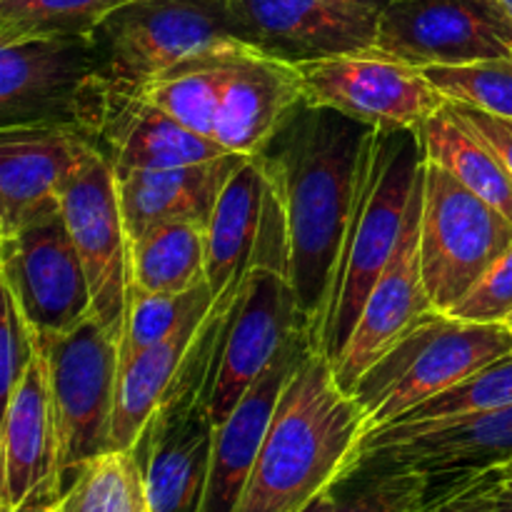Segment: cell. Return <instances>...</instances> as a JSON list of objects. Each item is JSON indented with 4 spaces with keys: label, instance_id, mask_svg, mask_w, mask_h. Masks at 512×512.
Here are the masks:
<instances>
[{
    "label": "cell",
    "instance_id": "6",
    "mask_svg": "<svg viewBox=\"0 0 512 512\" xmlns=\"http://www.w3.org/2000/svg\"><path fill=\"white\" fill-rule=\"evenodd\" d=\"M38 345L48 363L63 448V485H68L85 463L110 450L120 335L90 315L65 335H38Z\"/></svg>",
    "mask_w": 512,
    "mask_h": 512
},
{
    "label": "cell",
    "instance_id": "17",
    "mask_svg": "<svg viewBox=\"0 0 512 512\" xmlns=\"http://www.w3.org/2000/svg\"><path fill=\"white\" fill-rule=\"evenodd\" d=\"M512 460V405L455 420L425 433H368L355 450L343 483L378 470L408 468L433 478L485 473ZM340 483V485H343Z\"/></svg>",
    "mask_w": 512,
    "mask_h": 512
},
{
    "label": "cell",
    "instance_id": "9",
    "mask_svg": "<svg viewBox=\"0 0 512 512\" xmlns=\"http://www.w3.org/2000/svg\"><path fill=\"white\" fill-rule=\"evenodd\" d=\"M78 128L113 165L118 180L228 155L223 145L193 133L150 103L140 88L113 83L103 73L85 95Z\"/></svg>",
    "mask_w": 512,
    "mask_h": 512
},
{
    "label": "cell",
    "instance_id": "11",
    "mask_svg": "<svg viewBox=\"0 0 512 512\" xmlns=\"http://www.w3.org/2000/svg\"><path fill=\"white\" fill-rule=\"evenodd\" d=\"M375 48L415 68L510 58L512 18L495 0H395Z\"/></svg>",
    "mask_w": 512,
    "mask_h": 512
},
{
    "label": "cell",
    "instance_id": "20",
    "mask_svg": "<svg viewBox=\"0 0 512 512\" xmlns=\"http://www.w3.org/2000/svg\"><path fill=\"white\" fill-rule=\"evenodd\" d=\"M305 105L293 63L265 55L245 43L223 93L213 140L228 153H263L288 120Z\"/></svg>",
    "mask_w": 512,
    "mask_h": 512
},
{
    "label": "cell",
    "instance_id": "22",
    "mask_svg": "<svg viewBox=\"0 0 512 512\" xmlns=\"http://www.w3.org/2000/svg\"><path fill=\"white\" fill-rule=\"evenodd\" d=\"M270 200V175L260 155L245 158L230 175L208 223L205 278L215 295L248 273Z\"/></svg>",
    "mask_w": 512,
    "mask_h": 512
},
{
    "label": "cell",
    "instance_id": "41",
    "mask_svg": "<svg viewBox=\"0 0 512 512\" xmlns=\"http://www.w3.org/2000/svg\"><path fill=\"white\" fill-rule=\"evenodd\" d=\"M18 512H55V505H30V508H20Z\"/></svg>",
    "mask_w": 512,
    "mask_h": 512
},
{
    "label": "cell",
    "instance_id": "28",
    "mask_svg": "<svg viewBox=\"0 0 512 512\" xmlns=\"http://www.w3.org/2000/svg\"><path fill=\"white\" fill-rule=\"evenodd\" d=\"M512 405V353L468 375L453 388L425 400L398 423L380 428L385 433H425L455 420L493 413ZM375 433V430H373Z\"/></svg>",
    "mask_w": 512,
    "mask_h": 512
},
{
    "label": "cell",
    "instance_id": "36",
    "mask_svg": "<svg viewBox=\"0 0 512 512\" xmlns=\"http://www.w3.org/2000/svg\"><path fill=\"white\" fill-rule=\"evenodd\" d=\"M468 503L478 512H512V488L493 480L488 473H473Z\"/></svg>",
    "mask_w": 512,
    "mask_h": 512
},
{
    "label": "cell",
    "instance_id": "10",
    "mask_svg": "<svg viewBox=\"0 0 512 512\" xmlns=\"http://www.w3.org/2000/svg\"><path fill=\"white\" fill-rule=\"evenodd\" d=\"M103 73L95 33L0 45V118L10 125H73Z\"/></svg>",
    "mask_w": 512,
    "mask_h": 512
},
{
    "label": "cell",
    "instance_id": "24",
    "mask_svg": "<svg viewBox=\"0 0 512 512\" xmlns=\"http://www.w3.org/2000/svg\"><path fill=\"white\" fill-rule=\"evenodd\" d=\"M243 45V40H228L193 53L150 83L140 85V90L170 118L213 140L223 93L233 78Z\"/></svg>",
    "mask_w": 512,
    "mask_h": 512
},
{
    "label": "cell",
    "instance_id": "33",
    "mask_svg": "<svg viewBox=\"0 0 512 512\" xmlns=\"http://www.w3.org/2000/svg\"><path fill=\"white\" fill-rule=\"evenodd\" d=\"M0 295H3V348H0V375H3V400L13 395L20 380L25 378L28 368L38 355V335L30 328L28 318L20 310L13 290L0 283Z\"/></svg>",
    "mask_w": 512,
    "mask_h": 512
},
{
    "label": "cell",
    "instance_id": "12",
    "mask_svg": "<svg viewBox=\"0 0 512 512\" xmlns=\"http://www.w3.org/2000/svg\"><path fill=\"white\" fill-rule=\"evenodd\" d=\"M0 283L13 290L35 335H65L93 315V293L63 213L3 238Z\"/></svg>",
    "mask_w": 512,
    "mask_h": 512
},
{
    "label": "cell",
    "instance_id": "42",
    "mask_svg": "<svg viewBox=\"0 0 512 512\" xmlns=\"http://www.w3.org/2000/svg\"><path fill=\"white\" fill-rule=\"evenodd\" d=\"M495 3H498V5H500V8H503V10H505V13H508V15H510V18H512V0H495Z\"/></svg>",
    "mask_w": 512,
    "mask_h": 512
},
{
    "label": "cell",
    "instance_id": "2",
    "mask_svg": "<svg viewBox=\"0 0 512 512\" xmlns=\"http://www.w3.org/2000/svg\"><path fill=\"white\" fill-rule=\"evenodd\" d=\"M368 423L333 363L308 348L275 405L238 512H300L338 488Z\"/></svg>",
    "mask_w": 512,
    "mask_h": 512
},
{
    "label": "cell",
    "instance_id": "39",
    "mask_svg": "<svg viewBox=\"0 0 512 512\" xmlns=\"http://www.w3.org/2000/svg\"><path fill=\"white\" fill-rule=\"evenodd\" d=\"M333 498H335V490H330V493L320 495L318 500H313V503H310L308 508L300 510V512H325V510L330 508V503H333Z\"/></svg>",
    "mask_w": 512,
    "mask_h": 512
},
{
    "label": "cell",
    "instance_id": "25",
    "mask_svg": "<svg viewBox=\"0 0 512 512\" xmlns=\"http://www.w3.org/2000/svg\"><path fill=\"white\" fill-rule=\"evenodd\" d=\"M423 155L448 170L460 185L512 220V178L495 150L448 108L430 115L418 130Z\"/></svg>",
    "mask_w": 512,
    "mask_h": 512
},
{
    "label": "cell",
    "instance_id": "14",
    "mask_svg": "<svg viewBox=\"0 0 512 512\" xmlns=\"http://www.w3.org/2000/svg\"><path fill=\"white\" fill-rule=\"evenodd\" d=\"M98 153L73 125L0 128V235L60 213L68 183Z\"/></svg>",
    "mask_w": 512,
    "mask_h": 512
},
{
    "label": "cell",
    "instance_id": "27",
    "mask_svg": "<svg viewBox=\"0 0 512 512\" xmlns=\"http://www.w3.org/2000/svg\"><path fill=\"white\" fill-rule=\"evenodd\" d=\"M55 512H153L133 450H108L65 485Z\"/></svg>",
    "mask_w": 512,
    "mask_h": 512
},
{
    "label": "cell",
    "instance_id": "5",
    "mask_svg": "<svg viewBox=\"0 0 512 512\" xmlns=\"http://www.w3.org/2000/svg\"><path fill=\"white\" fill-rule=\"evenodd\" d=\"M512 248V220L425 158L420 270L430 303L450 313Z\"/></svg>",
    "mask_w": 512,
    "mask_h": 512
},
{
    "label": "cell",
    "instance_id": "3",
    "mask_svg": "<svg viewBox=\"0 0 512 512\" xmlns=\"http://www.w3.org/2000/svg\"><path fill=\"white\" fill-rule=\"evenodd\" d=\"M423 163V145L415 130H368L333 295L315 345L330 363L348 345L370 290L393 258Z\"/></svg>",
    "mask_w": 512,
    "mask_h": 512
},
{
    "label": "cell",
    "instance_id": "31",
    "mask_svg": "<svg viewBox=\"0 0 512 512\" xmlns=\"http://www.w3.org/2000/svg\"><path fill=\"white\" fill-rule=\"evenodd\" d=\"M358 480V478H355ZM360 488L348 498L335 495L325 512H425L445 478L408 468L360 475Z\"/></svg>",
    "mask_w": 512,
    "mask_h": 512
},
{
    "label": "cell",
    "instance_id": "18",
    "mask_svg": "<svg viewBox=\"0 0 512 512\" xmlns=\"http://www.w3.org/2000/svg\"><path fill=\"white\" fill-rule=\"evenodd\" d=\"M40 348V345H38ZM3 413L0 512L55 505L63 495V448L48 363L38 350Z\"/></svg>",
    "mask_w": 512,
    "mask_h": 512
},
{
    "label": "cell",
    "instance_id": "43",
    "mask_svg": "<svg viewBox=\"0 0 512 512\" xmlns=\"http://www.w3.org/2000/svg\"><path fill=\"white\" fill-rule=\"evenodd\" d=\"M503 485H508V488H512V478L510 480H503Z\"/></svg>",
    "mask_w": 512,
    "mask_h": 512
},
{
    "label": "cell",
    "instance_id": "23",
    "mask_svg": "<svg viewBox=\"0 0 512 512\" xmlns=\"http://www.w3.org/2000/svg\"><path fill=\"white\" fill-rule=\"evenodd\" d=\"M210 310L195 313L168 340L145 350L120 373L110 450H133L148 420L178 383Z\"/></svg>",
    "mask_w": 512,
    "mask_h": 512
},
{
    "label": "cell",
    "instance_id": "21",
    "mask_svg": "<svg viewBox=\"0 0 512 512\" xmlns=\"http://www.w3.org/2000/svg\"><path fill=\"white\" fill-rule=\"evenodd\" d=\"M245 158L248 155L228 153L205 163L143 170L120 178L118 195L128 238L135 240L155 225L175 220L208 225L220 193Z\"/></svg>",
    "mask_w": 512,
    "mask_h": 512
},
{
    "label": "cell",
    "instance_id": "29",
    "mask_svg": "<svg viewBox=\"0 0 512 512\" xmlns=\"http://www.w3.org/2000/svg\"><path fill=\"white\" fill-rule=\"evenodd\" d=\"M215 298L208 280L178 295H153L130 285L120 330V373L145 350L168 340L195 313L213 308Z\"/></svg>",
    "mask_w": 512,
    "mask_h": 512
},
{
    "label": "cell",
    "instance_id": "35",
    "mask_svg": "<svg viewBox=\"0 0 512 512\" xmlns=\"http://www.w3.org/2000/svg\"><path fill=\"white\" fill-rule=\"evenodd\" d=\"M445 108L458 115L468 128H473L495 150V155H498L500 163L505 165L512 178V120L503 118V115L485 113V110L458 103V100H445Z\"/></svg>",
    "mask_w": 512,
    "mask_h": 512
},
{
    "label": "cell",
    "instance_id": "4",
    "mask_svg": "<svg viewBox=\"0 0 512 512\" xmlns=\"http://www.w3.org/2000/svg\"><path fill=\"white\" fill-rule=\"evenodd\" d=\"M510 353L508 323H473L433 310L358 380L350 395L373 433Z\"/></svg>",
    "mask_w": 512,
    "mask_h": 512
},
{
    "label": "cell",
    "instance_id": "16",
    "mask_svg": "<svg viewBox=\"0 0 512 512\" xmlns=\"http://www.w3.org/2000/svg\"><path fill=\"white\" fill-rule=\"evenodd\" d=\"M235 35L285 63L373 50L380 13L335 0H228Z\"/></svg>",
    "mask_w": 512,
    "mask_h": 512
},
{
    "label": "cell",
    "instance_id": "13",
    "mask_svg": "<svg viewBox=\"0 0 512 512\" xmlns=\"http://www.w3.org/2000/svg\"><path fill=\"white\" fill-rule=\"evenodd\" d=\"M60 213L88 273L93 315L120 335L130 288V238L120 210L118 175L103 155H95L70 180Z\"/></svg>",
    "mask_w": 512,
    "mask_h": 512
},
{
    "label": "cell",
    "instance_id": "8",
    "mask_svg": "<svg viewBox=\"0 0 512 512\" xmlns=\"http://www.w3.org/2000/svg\"><path fill=\"white\" fill-rule=\"evenodd\" d=\"M103 75L140 88L180 60L238 40L228 0H130L95 30Z\"/></svg>",
    "mask_w": 512,
    "mask_h": 512
},
{
    "label": "cell",
    "instance_id": "34",
    "mask_svg": "<svg viewBox=\"0 0 512 512\" xmlns=\"http://www.w3.org/2000/svg\"><path fill=\"white\" fill-rule=\"evenodd\" d=\"M512 313V248L490 273L450 310V315L473 323H505Z\"/></svg>",
    "mask_w": 512,
    "mask_h": 512
},
{
    "label": "cell",
    "instance_id": "15",
    "mask_svg": "<svg viewBox=\"0 0 512 512\" xmlns=\"http://www.w3.org/2000/svg\"><path fill=\"white\" fill-rule=\"evenodd\" d=\"M425 163L415 193L410 198L395 253L385 265L383 275L373 285L360 313L358 325L350 335L343 353L333 360V373L345 393H353L358 380L398 345L420 320L433 313V303L425 290L420 270V220H423Z\"/></svg>",
    "mask_w": 512,
    "mask_h": 512
},
{
    "label": "cell",
    "instance_id": "30",
    "mask_svg": "<svg viewBox=\"0 0 512 512\" xmlns=\"http://www.w3.org/2000/svg\"><path fill=\"white\" fill-rule=\"evenodd\" d=\"M130 0H0V45L90 35Z\"/></svg>",
    "mask_w": 512,
    "mask_h": 512
},
{
    "label": "cell",
    "instance_id": "38",
    "mask_svg": "<svg viewBox=\"0 0 512 512\" xmlns=\"http://www.w3.org/2000/svg\"><path fill=\"white\" fill-rule=\"evenodd\" d=\"M335 3H350V5H360V8L375 10V13H383L388 5H393L395 0H335Z\"/></svg>",
    "mask_w": 512,
    "mask_h": 512
},
{
    "label": "cell",
    "instance_id": "26",
    "mask_svg": "<svg viewBox=\"0 0 512 512\" xmlns=\"http://www.w3.org/2000/svg\"><path fill=\"white\" fill-rule=\"evenodd\" d=\"M208 225L175 220L130 240V285L153 295H178L203 283Z\"/></svg>",
    "mask_w": 512,
    "mask_h": 512
},
{
    "label": "cell",
    "instance_id": "44",
    "mask_svg": "<svg viewBox=\"0 0 512 512\" xmlns=\"http://www.w3.org/2000/svg\"><path fill=\"white\" fill-rule=\"evenodd\" d=\"M505 323H508V325H510V328H512V313H510V318H508V320H505Z\"/></svg>",
    "mask_w": 512,
    "mask_h": 512
},
{
    "label": "cell",
    "instance_id": "7",
    "mask_svg": "<svg viewBox=\"0 0 512 512\" xmlns=\"http://www.w3.org/2000/svg\"><path fill=\"white\" fill-rule=\"evenodd\" d=\"M293 65L308 108L335 110L365 128L418 130L448 100L423 68L378 48Z\"/></svg>",
    "mask_w": 512,
    "mask_h": 512
},
{
    "label": "cell",
    "instance_id": "32",
    "mask_svg": "<svg viewBox=\"0 0 512 512\" xmlns=\"http://www.w3.org/2000/svg\"><path fill=\"white\" fill-rule=\"evenodd\" d=\"M423 70L448 100L512 120V55L468 65H430Z\"/></svg>",
    "mask_w": 512,
    "mask_h": 512
},
{
    "label": "cell",
    "instance_id": "40",
    "mask_svg": "<svg viewBox=\"0 0 512 512\" xmlns=\"http://www.w3.org/2000/svg\"><path fill=\"white\" fill-rule=\"evenodd\" d=\"M485 473H488L493 480H498V483H503V480H510L512 478V460H510V463L500 465V468H495V470H485Z\"/></svg>",
    "mask_w": 512,
    "mask_h": 512
},
{
    "label": "cell",
    "instance_id": "1",
    "mask_svg": "<svg viewBox=\"0 0 512 512\" xmlns=\"http://www.w3.org/2000/svg\"><path fill=\"white\" fill-rule=\"evenodd\" d=\"M368 130L335 110L303 105L260 153L285 215L290 285L313 348L328 315Z\"/></svg>",
    "mask_w": 512,
    "mask_h": 512
},
{
    "label": "cell",
    "instance_id": "37",
    "mask_svg": "<svg viewBox=\"0 0 512 512\" xmlns=\"http://www.w3.org/2000/svg\"><path fill=\"white\" fill-rule=\"evenodd\" d=\"M470 480H473V473L445 475L443 488L438 490V495H435L425 512H478L470 508L468 503Z\"/></svg>",
    "mask_w": 512,
    "mask_h": 512
},
{
    "label": "cell",
    "instance_id": "19",
    "mask_svg": "<svg viewBox=\"0 0 512 512\" xmlns=\"http://www.w3.org/2000/svg\"><path fill=\"white\" fill-rule=\"evenodd\" d=\"M308 348H313L308 330L298 328L285 340L258 383L215 428L213 460H210L208 488H205L200 512H238L250 475H253L255 460L263 448L265 433L273 420L275 405Z\"/></svg>",
    "mask_w": 512,
    "mask_h": 512
}]
</instances>
